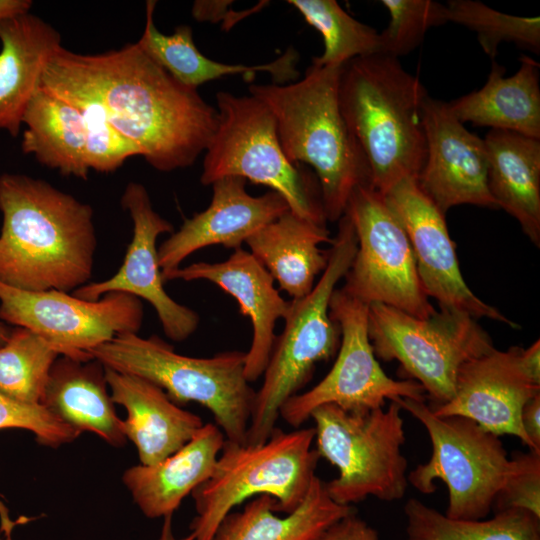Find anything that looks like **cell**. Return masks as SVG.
I'll use <instances>...</instances> for the list:
<instances>
[{"instance_id":"obj_1","label":"cell","mask_w":540,"mask_h":540,"mask_svg":"<svg viewBox=\"0 0 540 540\" xmlns=\"http://www.w3.org/2000/svg\"><path fill=\"white\" fill-rule=\"evenodd\" d=\"M112 125L153 168L171 172L205 151L218 112L196 89L182 85L136 43L97 54L73 52Z\"/></svg>"},{"instance_id":"obj_2","label":"cell","mask_w":540,"mask_h":540,"mask_svg":"<svg viewBox=\"0 0 540 540\" xmlns=\"http://www.w3.org/2000/svg\"><path fill=\"white\" fill-rule=\"evenodd\" d=\"M0 282L26 291H74L91 278L93 209L42 179L0 175Z\"/></svg>"},{"instance_id":"obj_3","label":"cell","mask_w":540,"mask_h":540,"mask_svg":"<svg viewBox=\"0 0 540 540\" xmlns=\"http://www.w3.org/2000/svg\"><path fill=\"white\" fill-rule=\"evenodd\" d=\"M342 68L311 64L294 83L249 86L273 113L286 157L313 168L330 222L344 215L356 187L371 184L368 162L340 110Z\"/></svg>"},{"instance_id":"obj_4","label":"cell","mask_w":540,"mask_h":540,"mask_svg":"<svg viewBox=\"0 0 540 540\" xmlns=\"http://www.w3.org/2000/svg\"><path fill=\"white\" fill-rule=\"evenodd\" d=\"M339 105L370 169L371 185L385 195L418 177L426 158L422 107L428 96L397 58L373 54L343 65Z\"/></svg>"},{"instance_id":"obj_5","label":"cell","mask_w":540,"mask_h":540,"mask_svg":"<svg viewBox=\"0 0 540 540\" xmlns=\"http://www.w3.org/2000/svg\"><path fill=\"white\" fill-rule=\"evenodd\" d=\"M328 250V263L309 294L292 299L282 333L276 337L263 383L256 391L245 444L264 443L276 428L282 405L310 380L317 363L339 349L341 333L329 305L357 251L354 227L346 214Z\"/></svg>"},{"instance_id":"obj_6","label":"cell","mask_w":540,"mask_h":540,"mask_svg":"<svg viewBox=\"0 0 540 540\" xmlns=\"http://www.w3.org/2000/svg\"><path fill=\"white\" fill-rule=\"evenodd\" d=\"M89 353L105 367L154 383L174 403L201 404L227 440L245 444L256 394L244 374L246 352L190 357L176 353L158 336L143 338L128 332Z\"/></svg>"},{"instance_id":"obj_7","label":"cell","mask_w":540,"mask_h":540,"mask_svg":"<svg viewBox=\"0 0 540 540\" xmlns=\"http://www.w3.org/2000/svg\"><path fill=\"white\" fill-rule=\"evenodd\" d=\"M314 438V427L290 432L276 427L260 444L225 439L211 476L191 493L194 540H211L234 507L256 495L272 497L276 512L295 510L316 476L320 456L312 448Z\"/></svg>"},{"instance_id":"obj_8","label":"cell","mask_w":540,"mask_h":540,"mask_svg":"<svg viewBox=\"0 0 540 540\" xmlns=\"http://www.w3.org/2000/svg\"><path fill=\"white\" fill-rule=\"evenodd\" d=\"M218 124L203 159L200 182L236 176L280 194L301 218L326 225L321 190L315 174L285 155L276 120L268 106L250 96L216 94Z\"/></svg>"},{"instance_id":"obj_9","label":"cell","mask_w":540,"mask_h":540,"mask_svg":"<svg viewBox=\"0 0 540 540\" xmlns=\"http://www.w3.org/2000/svg\"><path fill=\"white\" fill-rule=\"evenodd\" d=\"M401 407L391 401L361 413L348 412L334 404H324L310 413L315 422L316 451L339 471L325 483L337 504L352 506L369 496L383 501L404 497L407 459Z\"/></svg>"},{"instance_id":"obj_10","label":"cell","mask_w":540,"mask_h":540,"mask_svg":"<svg viewBox=\"0 0 540 540\" xmlns=\"http://www.w3.org/2000/svg\"><path fill=\"white\" fill-rule=\"evenodd\" d=\"M395 402L425 427L432 446L429 460L407 475L408 483L431 494L440 480L448 490V517L486 518L510 466L499 436L465 417L437 416L424 401L400 398Z\"/></svg>"},{"instance_id":"obj_11","label":"cell","mask_w":540,"mask_h":540,"mask_svg":"<svg viewBox=\"0 0 540 540\" xmlns=\"http://www.w3.org/2000/svg\"><path fill=\"white\" fill-rule=\"evenodd\" d=\"M368 336L375 356L396 360L433 401L454 395L460 367L494 348L488 333L470 315L448 309L419 318L382 304L368 305Z\"/></svg>"},{"instance_id":"obj_12","label":"cell","mask_w":540,"mask_h":540,"mask_svg":"<svg viewBox=\"0 0 540 540\" xmlns=\"http://www.w3.org/2000/svg\"><path fill=\"white\" fill-rule=\"evenodd\" d=\"M344 214L354 227L357 251L342 289L368 305L382 303L419 318L433 315L410 241L384 195L371 184L360 185Z\"/></svg>"},{"instance_id":"obj_13","label":"cell","mask_w":540,"mask_h":540,"mask_svg":"<svg viewBox=\"0 0 540 540\" xmlns=\"http://www.w3.org/2000/svg\"><path fill=\"white\" fill-rule=\"evenodd\" d=\"M329 313L341 333L338 354L327 375L310 390L298 393L281 407L279 416L300 427L310 413L324 404L361 413L384 407L385 400L424 401L423 387L413 380H394L379 365L368 336V304L342 288L332 294Z\"/></svg>"},{"instance_id":"obj_14","label":"cell","mask_w":540,"mask_h":540,"mask_svg":"<svg viewBox=\"0 0 540 540\" xmlns=\"http://www.w3.org/2000/svg\"><path fill=\"white\" fill-rule=\"evenodd\" d=\"M141 299L108 292L96 301L50 289L26 291L0 282V320L27 328L59 347L64 356L88 361L89 351L143 323Z\"/></svg>"},{"instance_id":"obj_15","label":"cell","mask_w":540,"mask_h":540,"mask_svg":"<svg viewBox=\"0 0 540 540\" xmlns=\"http://www.w3.org/2000/svg\"><path fill=\"white\" fill-rule=\"evenodd\" d=\"M540 394V342L492 348L459 369L453 397L430 406L437 416H461L496 435H513L532 450L521 424L524 405Z\"/></svg>"},{"instance_id":"obj_16","label":"cell","mask_w":540,"mask_h":540,"mask_svg":"<svg viewBox=\"0 0 540 540\" xmlns=\"http://www.w3.org/2000/svg\"><path fill=\"white\" fill-rule=\"evenodd\" d=\"M384 197L407 234L418 276L428 297L436 299L441 309L463 312L474 319L485 317L518 328L469 289L460 272L445 215L421 190L416 178L402 180Z\"/></svg>"},{"instance_id":"obj_17","label":"cell","mask_w":540,"mask_h":540,"mask_svg":"<svg viewBox=\"0 0 540 540\" xmlns=\"http://www.w3.org/2000/svg\"><path fill=\"white\" fill-rule=\"evenodd\" d=\"M121 205L133 222L132 240L121 267L111 278L85 284L73 295L96 301L108 292L118 291L144 299L155 309L165 335L176 342L184 341L196 331L200 318L167 294L156 246L158 236L172 233L173 226L153 209L148 191L140 183L127 184Z\"/></svg>"},{"instance_id":"obj_18","label":"cell","mask_w":540,"mask_h":540,"mask_svg":"<svg viewBox=\"0 0 540 540\" xmlns=\"http://www.w3.org/2000/svg\"><path fill=\"white\" fill-rule=\"evenodd\" d=\"M426 158L417 177L421 190L446 212L470 204L496 208L489 187L484 140L467 130L448 102L426 97L422 107Z\"/></svg>"},{"instance_id":"obj_19","label":"cell","mask_w":540,"mask_h":540,"mask_svg":"<svg viewBox=\"0 0 540 540\" xmlns=\"http://www.w3.org/2000/svg\"><path fill=\"white\" fill-rule=\"evenodd\" d=\"M211 185L209 206L186 219L158 247L162 278L199 249L213 245L241 248L252 234L290 210L286 200L275 191L260 196L249 194L246 180L241 177H223Z\"/></svg>"},{"instance_id":"obj_20","label":"cell","mask_w":540,"mask_h":540,"mask_svg":"<svg viewBox=\"0 0 540 540\" xmlns=\"http://www.w3.org/2000/svg\"><path fill=\"white\" fill-rule=\"evenodd\" d=\"M176 279L207 280L237 301L240 313L249 317L252 324V342L245 355L244 374L249 383L260 378L277 337L276 322L286 317L290 307L265 267L250 252L238 248L225 261L197 262L163 276L164 282Z\"/></svg>"},{"instance_id":"obj_21","label":"cell","mask_w":540,"mask_h":540,"mask_svg":"<svg viewBox=\"0 0 540 540\" xmlns=\"http://www.w3.org/2000/svg\"><path fill=\"white\" fill-rule=\"evenodd\" d=\"M114 403L127 410L126 438L137 448L140 464L153 465L188 443L204 425L202 419L176 405L154 383L105 367Z\"/></svg>"},{"instance_id":"obj_22","label":"cell","mask_w":540,"mask_h":540,"mask_svg":"<svg viewBox=\"0 0 540 540\" xmlns=\"http://www.w3.org/2000/svg\"><path fill=\"white\" fill-rule=\"evenodd\" d=\"M60 33L30 12L0 21V130L17 137Z\"/></svg>"},{"instance_id":"obj_23","label":"cell","mask_w":540,"mask_h":540,"mask_svg":"<svg viewBox=\"0 0 540 540\" xmlns=\"http://www.w3.org/2000/svg\"><path fill=\"white\" fill-rule=\"evenodd\" d=\"M224 434L204 424L182 448L153 465H136L123 474L134 502L148 518L173 515L182 500L212 474Z\"/></svg>"},{"instance_id":"obj_24","label":"cell","mask_w":540,"mask_h":540,"mask_svg":"<svg viewBox=\"0 0 540 540\" xmlns=\"http://www.w3.org/2000/svg\"><path fill=\"white\" fill-rule=\"evenodd\" d=\"M107 393L105 368L96 359L60 355L54 362L41 401L50 413L78 433L93 432L114 447L126 442L123 421Z\"/></svg>"},{"instance_id":"obj_25","label":"cell","mask_w":540,"mask_h":540,"mask_svg":"<svg viewBox=\"0 0 540 540\" xmlns=\"http://www.w3.org/2000/svg\"><path fill=\"white\" fill-rule=\"evenodd\" d=\"M539 68L536 60L522 55L517 72L506 77L505 68L493 61L483 87L449 102V107L463 124L540 140Z\"/></svg>"},{"instance_id":"obj_26","label":"cell","mask_w":540,"mask_h":540,"mask_svg":"<svg viewBox=\"0 0 540 540\" xmlns=\"http://www.w3.org/2000/svg\"><path fill=\"white\" fill-rule=\"evenodd\" d=\"M326 225L299 217L290 210L252 234L250 253L293 299L311 292L315 279L328 263L321 243H332Z\"/></svg>"},{"instance_id":"obj_27","label":"cell","mask_w":540,"mask_h":540,"mask_svg":"<svg viewBox=\"0 0 540 540\" xmlns=\"http://www.w3.org/2000/svg\"><path fill=\"white\" fill-rule=\"evenodd\" d=\"M156 3L154 0L146 2L145 27L136 44L182 85L197 90L209 81L232 75H243L246 81H251L257 72L269 73L275 84H286L299 76V55L293 47L274 61L258 65L225 64L206 57L196 47L190 26H178L169 35L157 29Z\"/></svg>"},{"instance_id":"obj_28","label":"cell","mask_w":540,"mask_h":540,"mask_svg":"<svg viewBox=\"0 0 540 540\" xmlns=\"http://www.w3.org/2000/svg\"><path fill=\"white\" fill-rule=\"evenodd\" d=\"M488 187L497 207L520 224L531 242L540 245V140L515 132L486 134Z\"/></svg>"},{"instance_id":"obj_29","label":"cell","mask_w":540,"mask_h":540,"mask_svg":"<svg viewBox=\"0 0 540 540\" xmlns=\"http://www.w3.org/2000/svg\"><path fill=\"white\" fill-rule=\"evenodd\" d=\"M39 87L75 107L86 133L89 169L112 173L140 150L110 122L94 86L76 63L73 52L61 46L49 59Z\"/></svg>"},{"instance_id":"obj_30","label":"cell","mask_w":540,"mask_h":540,"mask_svg":"<svg viewBox=\"0 0 540 540\" xmlns=\"http://www.w3.org/2000/svg\"><path fill=\"white\" fill-rule=\"evenodd\" d=\"M334 502L325 482L315 476L301 504L284 517L275 513V500L261 495L242 511H231L211 540H316L331 524L354 511Z\"/></svg>"},{"instance_id":"obj_31","label":"cell","mask_w":540,"mask_h":540,"mask_svg":"<svg viewBox=\"0 0 540 540\" xmlns=\"http://www.w3.org/2000/svg\"><path fill=\"white\" fill-rule=\"evenodd\" d=\"M22 124L26 126L21 142L23 153L64 176L88 178L86 133L75 107L38 87Z\"/></svg>"},{"instance_id":"obj_32","label":"cell","mask_w":540,"mask_h":540,"mask_svg":"<svg viewBox=\"0 0 540 540\" xmlns=\"http://www.w3.org/2000/svg\"><path fill=\"white\" fill-rule=\"evenodd\" d=\"M404 514L406 540H540V519L523 510L495 511L490 519H454L410 498Z\"/></svg>"},{"instance_id":"obj_33","label":"cell","mask_w":540,"mask_h":540,"mask_svg":"<svg viewBox=\"0 0 540 540\" xmlns=\"http://www.w3.org/2000/svg\"><path fill=\"white\" fill-rule=\"evenodd\" d=\"M62 350L35 332L15 327L0 347V393L25 404H41L49 374Z\"/></svg>"},{"instance_id":"obj_34","label":"cell","mask_w":540,"mask_h":540,"mask_svg":"<svg viewBox=\"0 0 540 540\" xmlns=\"http://www.w3.org/2000/svg\"><path fill=\"white\" fill-rule=\"evenodd\" d=\"M323 38L317 66H343L352 59L380 53V33L348 14L335 0H288Z\"/></svg>"},{"instance_id":"obj_35","label":"cell","mask_w":540,"mask_h":540,"mask_svg":"<svg viewBox=\"0 0 540 540\" xmlns=\"http://www.w3.org/2000/svg\"><path fill=\"white\" fill-rule=\"evenodd\" d=\"M448 22L474 31L483 51L494 61L503 41L513 42L534 52L540 51V18L499 12L480 1L449 0Z\"/></svg>"},{"instance_id":"obj_36","label":"cell","mask_w":540,"mask_h":540,"mask_svg":"<svg viewBox=\"0 0 540 540\" xmlns=\"http://www.w3.org/2000/svg\"><path fill=\"white\" fill-rule=\"evenodd\" d=\"M390 21L380 33V54L399 58L412 52L426 32L448 22L447 7L433 0H382Z\"/></svg>"},{"instance_id":"obj_37","label":"cell","mask_w":540,"mask_h":540,"mask_svg":"<svg viewBox=\"0 0 540 540\" xmlns=\"http://www.w3.org/2000/svg\"><path fill=\"white\" fill-rule=\"evenodd\" d=\"M3 428L31 431L39 443L49 447L71 442L80 434L43 405L21 403L0 393V429Z\"/></svg>"},{"instance_id":"obj_38","label":"cell","mask_w":540,"mask_h":540,"mask_svg":"<svg viewBox=\"0 0 540 540\" xmlns=\"http://www.w3.org/2000/svg\"><path fill=\"white\" fill-rule=\"evenodd\" d=\"M493 509L523 510L540 519V453L529 450L510 458L509 470Z\"/></svg>"},{"instance_id":"obj_39","label":"cell","mask_w":540,"mask_h":540,"mask_svg":"<svg viewBox=\"0 0 540 540\" xmlns=\"http://www.w3.org/2000/svg\"><path fill=\"white\" fill-rule=\"evenodd\" d=\"M316 540H380V537L354 510L331 524Z\"/></svg>"},{"instance_id":"obj_40","label":"cell","mask_w":540,"mask_h":540,"mask_svg":"<svg viewBox=\"0 0 540 540\" xmlns=\"http://www.w3.org/2000/svg\"><path fill=\"white\" fill-rule=\"evenodd\" d=\"M232 1H195L192 7V16L197 21L219 22L224 21V29H231L243 17L249 15L256 8L236 13L229 11Z\"/></svg>"},{"instance_id":"obj_41","label":"cell","mask_w":540,"mask_h":540,"mask_svg":"<svg viewBox=\"0 0 540 540\" xmlns=\"http://www.w3.org/2000/svg\"><path fill=\"white\" fill-rule=\"evenodd\" d=\"M521 424L532 450L540 453V394L531 398L521 412Z\"/></svg>"},{"instance_id":"obj_42","label":"cell","mask_w":540,"mask_h":540,"mask_svg":"<svg viewBox=\"0 0 540 540\" xmlns=\"http://www.w3.org/2000/svg\"><path fill=\"white\" fill-rule=\"evenodd\" d=\"M31 7L30 0H0V21L28 13Z\"/></svg>"},{"instance_id":"obj_43","label":"cell","mask_w":540,"mask_h":540,"mask_svg":"<svg viewBox=\"0 0 540 540\" xmlns=\"http://www.w3.org/2000/svg\"><path fill=\"white\" fill-rule=\"evenodd\" d=\"M164 518L159 540H194L192 533L183 537L176 538L172 528V515H167Z\"/></svg>"},{"instance_id":"obj_44","label":"cell","mask_w":540,"mask_h":540,"mask_svg":"<svg viewBox=\"0 0 540 540\" xmlns=\"http://www.w3.org/2000/svg\"><path fill=\"white\" fill-rule=\"evenodd\" d=\"M11 328H9L6 323L0 320V347L5 344L7 339L10 336Z\"/></svg>"},{"instance_id":"obj_45","label":"cell","mask_w":540,"mask_h":540,"mask_svg":"<svg viewBox=\"0 0 540 540\" xmlns=\"http://www.w3.org/2000/svg\"><path fill=\"white\" fill-rule=\"evenodd\" d=\"M1 533H2V531H1V529H0V540H3L2 537H1Z\"/></svg>"}]
</instances>
